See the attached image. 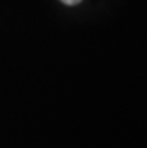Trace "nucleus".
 Instances as JSON below:
<instances>
[{"mask_svg": "<svg viewBox=\"0 0 147 148\" xmlns=\"http://www.w3.org/2000/svg\"><path fill=\"white\" fill-rule=\"evenodd\" d=\"M60 2H63L65 5H78L81 0H60Z\"/></svg>", "mask_w": 147, "mask_h": 148, "instance_id": "1", "label": "nucleus"}]
</instances>
